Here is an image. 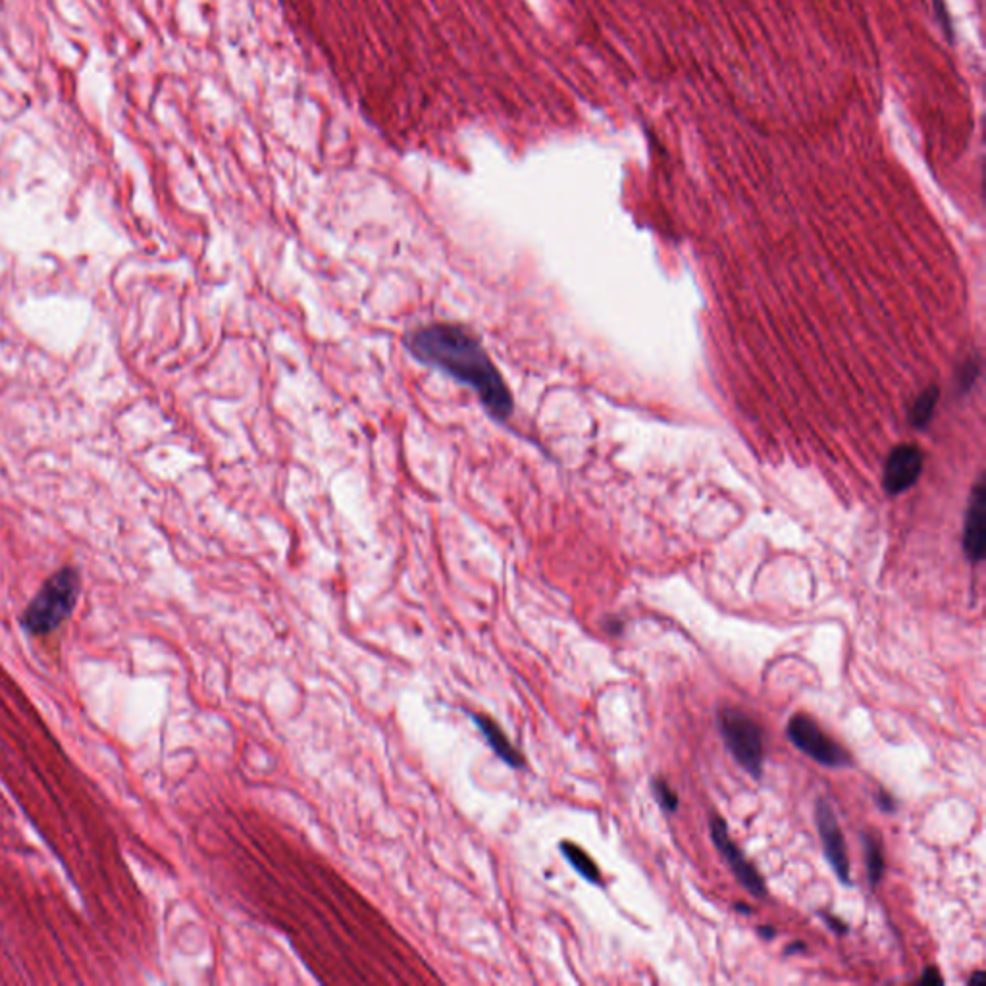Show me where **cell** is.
Masks as SVG:
<instances>
[{"mask_svg":"<svg viewBox=\"0 0 986 986\" xmlns=\"http://www.w3.org/2000/svg\"><path fill=\"white\" fill-rule=\"evenodd\" d=\"M561 854L567 857V861L571 863L572 869L588 883L599 884L601 883V873L597 869L596 861L592 857L588 856L580 846L572 844V842H563L561 844Z\"/></svg>","mask_w":986,"mask_h":986,"instance_id":"10","label":"cell"},{"mask_svg":"<svg viewBox=\"0 0 986 986\" xmlns=\"http://www.w3.org/2000/svg\"><path fill=\"white\" fill-rule=\"evenodd\" d=\"M985 983V973L983 971H977L971 979H969V985L971 986H981Z\"/></svg>","mask_w":986,"mask_h":986,"instance_id":"17","label":"cell"},{"mask_svg":"<svg viewBox=\"0 0 986 986\" xmlns=\"http://www.w3.org/2000/svg\"><path fill=\"white\" fill-rule=\"evenodd\" d=\"M919 983L927 986L942 985V977H940V973L936 971L935 967H929L927 971H923Z\"/></svg>","mask_w":986,"mask_h":986,"instance_id":"14","label":"cell"},{"mask_svg":"<svg viewBox=\"0 0 986 986\" xmlns=\"http://www.w3.org/2000/svg\"><path fill=\"white\" fill-rule=\"evenodd\" d=\"M759 935L763 936V938H767V940H771V938L775 936V931H773L771 927H761V929H759Z\"/></svg>","mask_w":986,"mask_h":986,"instance_id":"19","label":"cell"},{"mask_svg":"<svg viewBox=\"0 0 986 986\" xmlns=\"http://www.w3.org/2000/svg\"><path fill=\"white\" fill-rule=\"evenodd\" d=\"M407 349L416 361L449 374L474 391L488 415L503 422L513 415V397L486 347L459 324L434 322L418 326L407 336Z\"/></svg>","mask_w":986,"mask_h":986,"instance_id":"1","label":"cell"},{"mask_svg":"<svg viewBox=\"0 0 986 986\" xmlns=\"http://www.w3.org/2000/svg\"><path fill=\"white\" fill-rule=\"evenodd\" d=\"M717 725L728 752L734 755L738 765H742V769L753 779H761L765 759L761 727L750 715L734 707H723L719 711Z\"/></svg>","mask_w":986,"mask_h":986,"instance_id":"3","label":"cell"},{"mask_svg":"<svg viewBox=\"0 0 986 986\" xmlns=\"http://www.w3.org/2000/svg\"><path fill=\"white\" fill-rule=\"evenodd\" d=\"M474 723L478 725V728L482 730L484 738L488 740L490 748L493 752L497 753L507 765L511 767H524V757L522 753L509 742L507 734L497 727V723L490 719L488 715H472Z\"/></svg>","mask_w":986,"mask_h":986,"instance_id":"9","label":"cell"},{"mask_svg":"<svg viewBox=\"0 0 986 986\" xmlns=\"http://www.w3.org/2000/svg\"><path fill=\"white\" fill-rule=\"evenodd\" d=\"M823 917H825V921L829 923V927L834 929L836 933H846V931H848V927H846L842 921H838L836 917H831V915H823Z\"/></svg>","mask_w":986,"mask_h":986,"instance_id":"16","label":"cell"},{"mask_svg":"<svg viewBox=\"0 0 986 986\" xmlns=\"http://www.w3.org/2000/svg\"><path fill=\"white\" fill-rule=\"evenodd\" d=\"M923 470V453L915 445H898L886 461L883 486L886 493L898 495L909 490Z\"/></svg>","mask_w":986,"mask_h":986,"instance_id":"7","label":"cell"},{"mask_svg":"<svg viewBox=\"0 0 986 986\" xmlns=\"http://www.w3.org/2000/svg\"><path fill=\"white\" fill-rule=\"evenodd\" d=\"M709 831H711V838H713L717 850L721 852V856L727 859V863L730 865L732 873L736 875L738 883H742V886L748 892H752L753 896L763 898L765 892H767V886L763 883L761 875L757 873V869L740 852V848L732 842V838L728 834L727 823L723 819H719V817H713L711 823H709Z\"/></svg>","mask_w":986,"mask_h":986,"instance_id":"6","label":"cell"},{"mask_svg":"<svg viewBox=\"0 0 986 986\" xmlns=\"http://www.w3.org/2000/svg\"><path fill=\"white\" fill-rule=\"evenodd\" d=\"M786 734H788L790 742L800 752L805 753L807 757H811L813 761H817L823 767L840 769V767H848L852 763L850 753L846 752L840 744H836L831 736H827L821 727L807 715H802V713L794 715L788 721Z\"/></svg>","mask_w":986,"mask_h":986,"instance_id":"4","label":"cell"},{"mask_svg":"<svg viewBox=\"0 0 986 986\" xmlns=\"http://www.w3.org/2000/svg\"><path fill=\"white\" fill-rule=\"evenodd\" d=\"M985 503V486L977 484L963 526V551L971 563H981L985 557Z\"/></svg>","mask_w":986,"mask_h":986,"instance_id":"8","label":"cell"},{"mask_svg":"<svg viewBox=\"0 0 986 986\" xmlns=\"http://www.w3.org/2000/svg\"><path fill=\"white\" fill-rule=\"evenodd\" d=\"M81 578L72 567L54 572L29 601L22 626L33 636H45L64 623L78 603Z\"/></svg>","mask_w":986,"mask_h":986,"instance_id":"2","label":"cell"},{"mask_svg":"<svg viewBox=\"0 0 986 986\" xmlns=\"http://www.w3.org/2000/svg\"><path fill=\"white\" fill-rule=\"evenodd\" d=\"M877 805L883 809L884 813H892L896 809L894 798L884 790H879V794H877Z\"/></svg>","mask_w":986,"mask_h":986,"instance_id":"15","label":"cell"},{"mask_svg":"<svg viewBox=\"0 0 986 986\" xmlns=\"http://www.w3.org/2000/svg\"><path fill=\"white\" fill-rule=\"evenodd\" d=\"M653 796H655L657 804L661 805L665 811L675 813L678 809V798L665 780H653Z\"/></svg>","mask_w":986,"mask_h":986,"instance_id":"13","label":"cell"},{"mask_svg":"<svg viewBox=\"0 0 986 986\" xmlns=\"http://www.w3.org/2000/svg\"><path fill=\"white\" fill-rule=\"evenodd\" d=\"M863 848H865V861H867V873L869 881L875 884L881 883L884 873V854L879 838L871 834H863Z\"/></svg>","mask_w":986,"mask_h":986,"instance_id":"11","label":"cell"},{"mask_svg":"<svg viewBox=\"0 0 986 986\" xmlns=\"http://www.w3.org/2000/svg\"><path fill=\"white\" fill-rule=\"evenodd\" d=\"M798 950H804V946H802V944H794V946H790V948L786 950V954H792V952H798Z\"/></svg>","mask_w":986,"mask_h":986,"instance_id":"20","label":"cell"},{"mask_svg":"<svg viewBox=\"0 0 986 986\" xmlns=\"http://www.w3.org/2000/svg\"><path fill=\"white\" fill-rule=\"evenodd\" d=\"M815 825H817V831H819L821 842H823V850H825V856L831 863L832 871L836 873V877L842 883H850V859H848V850H846V840H844V834L840 829V823L836 819V813L825 798H819L815 804Z\"/></svg>","mask_w":986,"mask_h":986,"instance_id":"5","label":"cell"},{"mask_svg":"<svg viewBox=\"0 0 986 986\" xmlns=\"http://www.w3.org/2000/svg\"><path fill=\"white\" fill-rule=\"evenodd\" d=\"M607 630H609V632H613V634H621L623 624L619 623V621H613V623L607 624Z\"/></svg>","mask_w":986,"mask_h":986,"instance_id":"18","label":"cell"},{"mask_svg":"<svg viewBox=\"0 0 986 986\" xmlns=\"http://www.w3.org/2000/svg\"><path fill=\"white\" fill-rule=\"evenodd\" d=\"M936 403H938V390L936 388H929L917 397V401L911 407V415H909L913 428H925L929 424V420L935 415Z\"/></svg>","mask_w":986,"mask_h":986,"instance_id":"12","label":"cell"}]
</instances>
